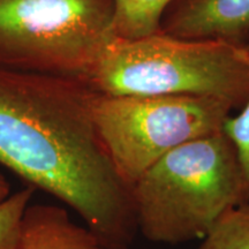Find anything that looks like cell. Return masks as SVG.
I'll return each mask as SVG.
<instances>
[{
  "instance_id": "cell-10",
  "label": "cell",
  "mask_w": 249,
  "mask_h": 249,
  "mask_svg": "<svg viewBox=\"0 0 249 249\" xmlns=\"http://www.w3.org/2000/svg\"><path fill=\"white\" fill-rule=\"evenodd\" d=\"M35 188L27 186L0 203V249H13L20 232L24 211L30 204Z\"/></svg>"
},
{
  "instance_id": "cell-6",
  "label": "cell",
  "mask_w": 249,
  "mask_h": 249,
  "mask_svg": "<svg viewBox=\"0 0 249 249\" xmlns=\"http://www.w3.org/2000/svg\"><path fill=\"white\" fill-rule=\"evenodd\" d=\"M160 31L181 39L246 44L249 0H173L164 12Z\"/></svg>"
},
{
  "instance_id": "cell-7",
  "label": "cell",
  "mask_w": 249,
  "mask_h": 249,
  "mask_svg": "<svg viewBox=\"0 0 249 249\" xmlns=\"http://www.w3.org/2000/svg\"><path fill=\"white\" fill-rule=\"evenodd\" d=\"M13 249H108L87 226L73 222L66 209L29 204Z\"/></svg>"
},
{
  "instance_id": "cell-2",
  "label": "cell",
  "mask_w": 249,
  "mask_h": 249,
  "mask_svg": "<svg viewBox=\"0 0 249 249\" xmlns=\"http://www.w3.org/2000/svg\"><path fill=\"white\" fill-rule=\"evenodd\" d=\"M138 232L155 244L202 240L249 201L235 148L223 130L182 143L130 187Z\"/></svg>"
},
{
  "instance_id": "cell-5",
  "label": "cell",
  "mask_w": 249,
  "mask_h": 249,
  "mask_svg": "<svg viewBox=\"0 0 249 249\" xmlns=\"http://www.w3.org/2000/svg\"><path fill=\"white\" fill-rule=\"evenodd\" d=\"M233 107L202 96L95 93L92 118L118 176L132 187L165 154L223 130Z\"/></svg>"
},
{
  "instance_id": "cell-11",
  "label": "cell",
  "mask_w": 249,
  "mask_h": 249,
  "mask_svg": "<svg viewBox=\"0 0 249 249\" xmlns=\"http://www.w3.org/2000/svg\"><path fill=\"white\" fill-rule=\"evenodd\" d=\"M223 132L234 145L249 191V101L238 116L227 118Z\"/></svg>"
},
{
  "instance_id": "cell-3",
  "label": "cell",
  "mask_w": 249,
  "mask_h": 249,
  "mask_svg": "<svg viewBox=\"0 0 249 249\" xmlns=\"http://www.w3.org/2000/svg\"><path fill=\"white\" fill-rule=\"evenodd\" d=\"M86 81L103 95L202 96L241 108L249 101V46L161 31L138 39L116 37Z\"/></svg>"
},
{
  "instance_id": "cell-1",
  "label": "cell",
  "mask_w": 249,
  "mask_h": 249,
  "mask_svg": "<svg viewBox=\"0 0 249 249\" xmlns=\"http://www.w3.org/2000/svg\"><path fill=\"white\" fill-rule=\"evenodd\" d=\"M85 79L0 67V164L67 204L108 249L138 232L130 187L112 165Z\"/></svg>"
},
{
  "instance_id": "cell-13",
  "label": "cell",
  "mask_w": 249,
  "mask_h": 249,
  "mask_svg": "<svg viewBox=\"0 0 249 249\" xmlns=\"http://www.w3.org/2000/svg\"><path fill=\"white\" fill-rule=\"evenodd\" d=\"M116 249H129L128 247H120V248H116Z\"/></svg>"
},
{
  "instance_id": "cell-4",
  "label": "cell",
  "mask_w": 249,
  "mask_h": 249,
  "mask_svg": "<svg viewBox=\"0 0 249 249\" xmlns=\"http://www.w3.org/2000/svg\"><path fill=\"white\" fill-rule=\"evenodd\" d=\"M113 20L114 0H0V67L86 80Z\"/></svg>"
},
{
  "instance_id": "cell-8",
  "label": "cell",
  "mask_w": 249,
  "mask_h": 249,
  "mask_svg": "<svg viewBox=\"0 0 249 249\" xmlns=\"http://www.w3.org/2000/svg\"><path fill=\"white\" fill-rule=\"evenodd\" d=\"M173 0H114V35L138 39L158 33L164 12Z\"/></svg>"
},
{
  "instance_id": "cell-12",
  "label": "cell",
  "mask_w": 249,
  "mask_h": 249,
  "mask_svg": "<svg viewBox=\"0 0 249 249\" xmlns=\"http://www.w3.org/2000/svg\"><path fill=\"white\" fill-rule=\"evenodd\" d=\"M11 195V186L4 176L0 173V203Z\"/></svg>"
},
{
  "instance_id": "cell-9",
  "label": "cell",
  "mask_w": 249,
  "mask_h": 249,
  "mask_svg": "<svg viewBox=\"0 0 249 249\" xmlns=\"http://www.w3.org/2000/svg\"><path fill=\"white\" fill-rule=\"evenodd\" d=\"M197 249H249V201L227 211Z\"/></svg>"
}]
</instances>
